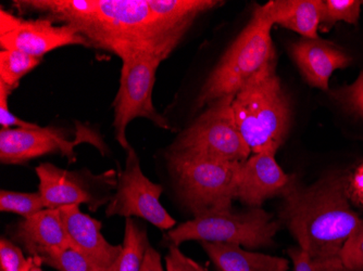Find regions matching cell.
<instances>
[{
    "label": "cell",
    "instance_id": "obj_1",
    "mask_svg": "<svg viewBox=\"0 0 363 271\" xmlns=\"http://www.w3.org/2000/svg\"><path fill=\"white\" fill-rule=\"evenodd\" d=\"M348 177L333 175L311 185L294 179L283 195L279 220L317 271H340L342 248L363 224L348 197Z\"/></svg>",
    "mask_w": 363,
    "mask_h": 271
},
{
    "label": "cell",
    "instance_id": "obj_2",
    "mask_svg": "<svg viewBox=\"0 0 363 271\" xmlns=\"http://www.w3.org/2000/svg\"><path fill=\"white\" fill-rule=\"evenodd\" d=\"M277 54L245 83L233 100L236 124L252 154L284 144L291 107L277 72Z\"/></svg>",
    "mask_w": 363,
    "mask_h": 271
},
{
    "label": "cell",
    "instance_id": "obj_3",
    "mask_svg": "<svg viewBox=\"0 0 363 271\" xmlns=\"http://www.w3.org/2000/svg\"><path fill=\"white\" fill-rule=\"evenodd\" d=\"M273 25L268 4L257 6L250 22L206 79L196 100V110L221 98L235 96L277 54L271 38Z\"/></svg>",
    "mask_w": 363,
    "mask_h": 271
},
{
    "label": "cell",
    "instance_id": "obj_4",
    "mask_svg": "<svg viewBox=\"0 0 363 271\" xmlns=\"http://www.w3.org/2000/svg\"><path fill=\"white\" fill-rule=\"evenodd\" d=\"M167 158L177 195L194 216L233 207L244 163L172 151Z\"/></svg>",
    "mask_w": 363,
    "mask_h": 271
},
{
    "label": "cell",
    "instance_id": "obj_5",
    "mask_svg": "<svg viewBox=\"0 0 363 271\" xmlns=\"http://www.w3.org/2000/svg\"><path fill=\"white\" fill-rule=\"evenodd\" d=\"M281 224L261 207L245 212L216 209L194 216L193 219L169 230V241L179 246L186 241L234 244L250 250L273 246Z\"/></svg>",
    "mask_w": 363,
    "mask_h": 271
},
{
    "label": "cell",
    "instance_id": "obj_6",
    "mask_svg": "<svg viewBox=\"0 0 363 271\" xmlns=\"http://www.w3.org/2000/svg\"><path fill=\"white\" fill-rule=\"evenodd\" d=\"M234 97L228 96L208 105L168 151L246 162L252 154L236 124L232 107Z\"/></svg>",
    "mask_w": 363,
    "mask_h": 271
},
{
    "label": "cell",
    "instance_id": "obj_7",
    "mask_svg": "<svg viewBox=\"0 0 363 271\" xmlns=\"http://www.w3.org/2000/svg\"><path fill=\"white\" fill-rule=\"evenodd\" d=\"M121 59L123 64L119 91L113 103V127L116 139L128 151L130 146L126 129L134 118H147L163 129L173 130V127L164 116L156 111L152 103L157 70L161 61L166 58L150 52H136Z\"/></svg>",
    "mask_w": 363,
    "mask_h": 271
},
{
    "label": "cell",
    "instance_id": "obj_8",
    "mask_svg": "<svg viewBox=\"0 0 363 271\" xmlns=\"http://www.w3.org/2000/svg\"><path fill=\"white\" fill-rule=\"evenodd\" d=\"M35 171L40 179L38 192L46 209L86 204L95 212L109 203L112 197L110 191L117 188L114 171L101 175H93L86 168L70 172L52 163H42Z\"/></svg>",
    "mask_w": 363,
    "mask_h": 271
},
{
    "label": "cell",
    "instance_id": "obj_9",
    "mask_svg": "<svg viewBox=\"0 0 363 271\" xmlns=\"http://www.w3.org/2000/svg\"><path fill=\"white\" fill-rule=\"evenodd\" d=\"M91 144L106 154L105 142L94 130L79 124L74 139H69V132L57 127L1 128L0 130V162L6 165H19L30 160L60 154L74 162V148L79 144Z\"/></svg>",
    "mask_w": 363,
    "mask_h": 271
},
{
    "label": "cell",
    "instance_id": "obj_10",
    "mask_svg": "<svg viewBox=\"0 0 363 271\" xmlns=\"http://www.w3.org/2000/svg\"><path fill=\"white\" fill-rule=\"evenodd\" d=\"M162 185L145 176L140 158L132 146L126 151L125 167L118 176L116 193L106 209V216L143 218L160 230H171L177 220L160 203Z\"/></svg>",
    "mask_w": 363,
    "mask_h": 271
},
{
    "label": "cell",
    "instance_id": "obj_11",
    "mask_svg": "<svg viewBox=\"0 0 363 271\" xmlns=\"http://www.w3.org/2000/svg\"><path fill=\"white\" fill-rule=\"evenodd\" d=\"M91 46L81 33L68 24L55 25L52 19H21L0 10V47L42 58L61 47Z\"/></svg>",
    "mask_w": 363,
    "mask_h": 271
},
{
    "label": "cell",
    "instance_id": "obj_12",
    "mask_svg": "<svg viewBox=\"0 0 363 271\" xmlns=\"http://www.w3.org/2000/svg\"><path fill=\"white\" fill-rule=\"evenodd\" d=\"M277 150L272 146L252 154L242 164L238 199L250 209L261 207L267 200L284 195L295 179L283 172L275 160Z\"/></svg>",
    "mask_w": 363,
    "mask_h": 271
},
{
    "label": "cell",
    "instance_id": "obj_13",
    "mask_svg": "<svg viewBox=\"0 0 363 271\" xmlns=\"http://www.w3.org/2000/svg\"><path fill=\"white\" fill-rule=\"evenodd\" d=\"M61 217L71 248L91 260L101 271H107L117 260L122 246H113L101 233L103 224L79 209V205L60 207Z\"/></svg>",
    "mask_w": 363,
    "mask_h": 271
},
{
    "label": "cell",
    "instance_id": "obj_14",
    "mask_svg": "<svg viewBox=\"0 0 363 271\" xmlns=\"http://www.w3.org/2000/svg\"><path fill=\"white\" fill-rule=\"evenodd\" d=\"M291 58L310 86L328 91V81L336 70L350 67L352 58L328 40L303 38L289 48Z\"/></svg>",
    "mask_w": 363,
    "mask_h": 271
},
{
    "label": "cell",
    "instance_id": "obj_15",
    "mask_svg": "<svg viewBox=\"0 0 363 271\" xmlns=\"http://www.w3.org/2000/svg\"><path fill=\"white\" fill-rule=\"evenodd\" d=\"M14 241L21 244L28 255L44 258L71 248L61 217L60 209H45L40 213L14 225Z\"/></svg>",
    "mask_w": 363,
    "mask_h": 271
},
{
    "label": "cell",
    "instance_id": "obj_16",
    "mask_svg": "<svg viewBox=\"0 0 363 271\" xmlns=\"http://www.w3.org/2000/svg\"><path fill=\"white\" fill-rule=\"evenodd\" d=\"M267 4L273 23L303 38H320L323 0H271Z\"/></svg>",
    "mask_w": 363,
    "mask_h": 271
},
{
    "label": "cell",
    "instance_id": "obj_17",
    "mask_svg": "<svg viewBox=\"0 0 363 271\" xmlns=\"http://www.w3.org/2000/svg\"><path fill=\"white\" fill-rule=\"evenodd\" d=\"M201 243L218 270L287 271L289 269V262L284 258L250 252L234 244Z\"/></svg>",
    "mask_w": 363,
    "mask_h": 271
},
{
    "label": "cell",
    "instance_id": "obj_18",
    "mask_svg": "<svg viewBox=\"0 0 363 271\" xmlns=\"http://www.w3.org/2000/svg\"><path fill=\"white\" fill-rule=\"evenodd\" d=\"M150 246L147 230L140 227L133 218H125L121 253L107 271H140Z\"/></svg>",
    "mask_w": 363,
    "mask_h": 271
},
{
    "label": "cell",
    "instance_id": "obj_19",
    "mask_svg": "<svg viewBox=\"0 0 363 271\" xmlns=\"http://www.w3.org/2000/svg\"><path fill=\"white\" fill-rule=\"evenodd\" d=\"M42 62V58L30 56L20 50L0 52V83L9 91L19 86L20 81Z\"/></svg>",
    "mask_w": 363,
    "mask_h": 271
},
{
    "label": "cell",
    "instance_id": "obj_20",
    "mask_svg": "<svg viewBox=\"0 0 363 271\" xmlns=\"http://www.w3.org/2000/svg\"><path fill=\"white\" fill-rule=\"evenodd\" d=\"M46 209L40 192L26 193L0 191V211L30 218Z\"/></svg>",
    "mask_w": 363,
    "mask_h": 271
},
{
    "label": "cell",
    "instance_id": "obj_21",
    "mask_svg": "<svg viewBox=\"0 0 363 271\" xmlns=\"http://www.w3.org/2000/svg\"><path fill=\"white\" fill-rule=\"evenodd\" d=\"M362 1L359 0H323V14L320 30L328 32L337 22L357 24Z\"/></svg>",
    "mask_w": 363,
    "mask_h": 271
},
{
    "label": "cell",
    "instance_id": "obj_22",
    "mask_svg": "<svg viewBox=\"0 0 363 271\" xmlns=\"http://www.w3.org/2000/svg\"><path fill=\"white\" fill-rule=\"evenodd\" d=\"M42 264L59 271H101L74 248H69L42 260Z\"/></svg>",
    "mask_w": 363,
    "mask_h": 271
},
{
    "label": "cell",
    "instance_id": "obj_23",
    "mask_svg": "<svg viewBox=\"0 0 363 271\" xmlns=\"http://www.w3.org/2000/svg\"><path fill=\"white\" fill-rule=\"evenodd\" d=\"M34 258H26L19 246L6 238L0 239V271H30Z\"/></svg>",
    "mask_w": 363,
    "mask_h": 271
},
{
    "label": "cell",
    "instance_id": "obj_24",
    "mask_svg": "<svg viewBox=\"0 0 363 271\" xmlns=\"http://www.w3.org/2000/svg\"><path fill=\"white\" fill-rule=\"evenodd\" d=\"M340 271H363V224L342 248Z\"/></svg>",
    "mask_w": 363,
    "mask_h": 271
},
{
    "label": "cell",
    "instance_id": "obj_25",
    "mask_svg": "<svg viewBox=\"0 0 363 271\" xmlns=\"http://www.w3.org/2000/svg\"><path fill=\"white\" fill-rule=\"evenodd\" d=\"M336 95L346 107L363 117V69L352 85L340 89Z\"/></svg>",
    "mask_w": 363,
    "mask_h": 271
},
{
    "label": "cell",
    "instance_id": "obj_26",
    "mask_svg": "<svg viewBox=\"0 0 363 271\" xmlns=\"http://www.w3.org/2000/svg\"><path fill=\"white\" fill-rule=\"evenodd\" d=\"M11 91L0 83V125L1 128H26V129H38L42 126L38 124L28 123V122L21 120L18 116L13 115L10 112L8 107V97H9Z\"/></svg>",
    "mask_w": 363,
    "mask_h": 271
},
{
    "label": "cell",
    "instance_id": "obj_27",
    "mask_svg": "<svg viewBox=\"0 0 363 271\" xmlns=\"http://www.w3.org/2000/svg\"><path fill=\"white\" fill-rule=\"evenodd\" d=\"M164 260L166 271H208L205 267L184 255V253L174 244L169 246V252Z\"/></svg>",
    "mask_w": 363,
    "mask_h": 271
},
{
    "label": "cell",
    "instance_id": "obj_28",
    "mask_svg": "<svg viewBox=\"0 0 363 271\" xmlns=\"http://www.w3.org/2000/svg\"><path fill=\"white\" fill-rule=\"evenodd\" d=\"M347 192L352 204L363 207V163L348 177Z\"/></svg>",
    "mask_w": 363,
    "mask_h": 271
},
{
    "label": "cell",
    "instance_id": "obj_29",
    "mask_svg": "<svg viewBox=\"0 0 363 271\" xmlns=\"http://www.w3.org/2000/svg\"><path fill=\"white\" fill-rule=\"evenodd\" d=\"M287 254L293 260L294 270L295 271H317L315 263L312 262L310 256L305 250L299 248H289L287 250Z\"/></svg>",
    "mask_w": 363,
    "mask_h": 271
},
{
    "label": "cell",
    "instance_id": "obj_30",
    "mask_svg": "<svg viewBox=\"0 0 363 271\" xmlns=\"http://www.w3.org/2000/svg\"><path fill=\"white\" fill-rule=\"evenodd\" d=\"M140 271H163L161 255L152 246L147 248Z\"/></svg>",
    "mask_w": 363,
    "mask_h": 271
},
{
    "label": "cell",
    "instance_id": "obj_31",
    "mask_svg": "<svg viewBox=\"0 0 363 271\" xmlns=\"http://www.w3.org/2000/svg\"><path fill=\"white\" fill-rule=\"evenodd\" d=\"M33 258V256H32ZM42 262L40 258H34V263H33L32 267H30V271H43Z\"/></svg>",
    "mask_w": 363,
    "mask_h": 271
},
{
    "label": "cell",
    "instance_id": "obj_32",
    "mask_svg": "<svg viewBox=\"0 0 363 271\" xmlns=\"http://www.w3.org/2000/svg\"><path fill=\"white\" fill-rule=\"evenodd\" d=\"M218 271H221V270H218Z\"/></svg>",
    "mask_w": 363,
    "mask_h": 271
}]
</instances>
